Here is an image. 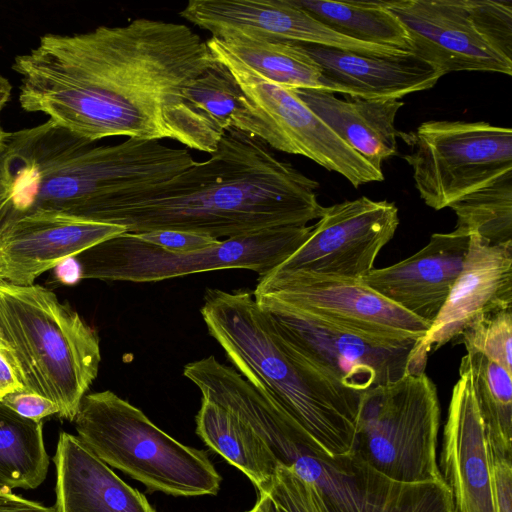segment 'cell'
Returning a JSON list of instances; mask_svg holds the SVG:
<instances>
[{
  "label": "cell",
  "instance_id": "6da1fadb",
  "mask_svg": "<svg viewBox=\"0 0 512 512\" xmlns=\"http://www.w3.org/2000/svg\"><path fill=\"white\" fill-rule=\"evenodd\" d=\"M216 64L185 24L137 18L122 26L47 33L15 56L19 103L90 142L170 139L214 152L225 133L187 97Z\"/></svg>",
  "mask_w": 512,
  "mask_h": 512
},
{
  "label": "cell",
  "instance_id": "7a4b0ae2",
  "mask_svg": "<svg viewBox=\"0 0 512 512\" xmlns=\"http://www.w3.org/2000/svg\"><path fill=\"white\" fill-rule=\"evenodd\" d=\"M318 188L261 139L229 129L207 160L110 197L94 221L135 234L179 230L228 239L318 220L324 210Z\"/></svg>",
  "mask_w": 512,
  "mask_h": 512
},
{
  "label": "cell",
  "instance_id": "3957f363",
  "mask_svg": "<svg viewBox=\"0 0 512 512\" xmlns=\"http://www.w3.org/2000/svg\"><path fill=\"white\" fill-rule=\"evenodd\" d=\"M94 143L49 119L8 132L0 152V229L40 211L93 221L110 197L167 180L195 162L187 149L158 140Z\"/></svg>",
  "mask_w": 512,
  "mask_h": 512
},
{
  "label": "cell",
  "instance_id": "277c9868",
  "mask_svg": "<svg viewBox=\"0 0 512 512\" xmlns=\"http://www.w3.org/2000/svg\"><path fill=\"white\" fill-rule=\"evenodd\" d=\"M209 334L238 372L279 405L329 457L352 450L362 392L299 356L247 291L208 289L200 309Z\"/></svg>",
  "mask_w": 512,
  "mask_h": 512
},
{
  "label": "cell",
  "instance_id": "5b68a950",
  "mask_svg": "<svg viewBox=\"0 0 512 512\" xmlns=\"http://www.w3.org/2000/svg\"><path fill=\"white\" fill-rule=\"evenodd\" d=\"M0 338L24 389L74 421L101 362L97 332L48 288L0 281Z\"/></svg>",
  "mask_w": 512,
  "mask_h": 512
},
{
  "label": "cell",
  "instance_id": "8992f818",
  "mask_svg": "<svg viewBox=\"0 0 512 512\" xmlns=\"http://www.w3.org/2000/svg\"><path fill=\"white\" fill-rule=\"evenodd\" d=\"M78 438L108 466L172 496L216 495L221 476L206 452L186 446L110 390L86 394L75 417Z\"/></svg>",
  "mask_w": 512,
  "mask_h": 512
},
{
  "label": "cell",
  "instance_id": "52a82bcc",
  "mask_svg": "<svg viewBox=\"0 0 512 512\" xmlns=\"http://www.w3.org/2000/svg\"><path fill=\"white\" fill-rule=\"evenodd\" d=\"M440 416L436 386L425 372L366 390L351 453L397 482H444L437 462Z\"/></svg>",
  "mask_w": 512,
  "mask_h": 512
},
{
  "label": "cell",
  "instance_id": "ba28073f",
  "mask_svg": "<svg viewBox=\"0 0 512 512\" xmlns=\"http://www.w3.org/2000/svg\"><path fill=\"white\" fill-rule=\"evenodd\" d=\"M311 229L312 225L264 229L185 253L163 250L125 232L76 258L82 279L146 283L223 269H247L263 276L293 254Z\"/></svg>",
  "mask_w": 512,
  "mask_h": 512
},
{
  "label": "cell",
  "instance_id": "9c48e42d",
  "mask_svg": "<svg viewBox=\"0 0 512 512\" xmlns=\"http://www.w3.org/2000/svg\"><path fill=\"white\" fill-rule=\"evenodd\" d=\"M253 297L299 356L348 389L364 392L425 372L415 355L420 339L371 335L276 298Z\"/></svg>",
  "mask_w": 512,
  "mask_h": 512
},
{
  "label": "cell",
  "instance_id": "30bf717a",
  "mask_svg": "<svg viewBox=\"0 0 512 512\" xmlns=\"http://www.w3.org/2000/svg\"><path fill=\"white\" fill-rule=\"evenodd\" d=\"M412 53L442 75L481 71L512 74V2L506 0H392Z\"/></svg>",
  "mask_w": 512,
  "mask_h": 512
},
{
  "label": "cell",
  "instance_id": "8fae6325",
  "mask_svg": "<svg viewBox=\"0 0 512 512\" xmlns=\"http://www.w3.org/2000/svg\"><path fill=\"white\" fill-rule=\"evenodd\" d=\"M399 137L415 187L434 210L512 172V130L488 122L430 120Z\"/></svg>",
  "mask_w": 512,
  "mask_h": 512
},
{
  "label": "cell",
  "instance_id": "7c38bea8",
  "mask_svg": "<svg viewBox=\"0 0 512 512\" xmlns=\"http://www.w3.org/2000/svg\"><path fill=\"white\" fill-rule=\"evenodd\" d=\"M206 44L213 58L233 76L268 125L270 147L301 155L345 177L355 188L384 180L377 169L338 137L290 88L256 73L227 53L214 37Z\"/></svg>",
  "mask_w": 512,
  "mask_h": 512
},
{
  "label": "cell",
  "instance_id": "4fadbf2b",
  "mask_svg": "<svg viewBox=\"0 0 512 512\" xmlns=\"http://www.w3.org/2000/svg\"><path fill=\"white\" fill-rule=\"evenodd\" d=\"M284 466L313 485L327 512H453L444 482H397L351 452L329 457L301 443Z\"/></svg>",
  "mask_w": 512,
  "mask_h": 512
},
{
  "label": "cell",
  "instance_id": "5bb4252c",
  "mask_svg": "<svg viewBox=\"0 0 512 512\" xmlns=\"http://www.w3.org/2000/svg\"><path fill=\"white\" fill-rule=\"evenodd\" d=\"M399 225L393 202L362 196L324 207L306 241L275 271L361 279Z\"/></svg>",
  "mask_w": 512,
  "mask_h": 512
},
{
  "label": "cell",
  "instance_id": "9a60e30c",
  "mask_svg": "<svg viewBox=\"0 0 512 512\" xmlns=\"http://www.w3.org/2000/svg\"><path fill=\"white\" fill-rule=\"evenodd\" d=\"M257 295L282 300L380 337L421 339L431 326L360 279L272 270L259 277L253 292Z\"/></svg>",
  "mask_w": 512,
  "mask_h": 512
},
{
  "label": "cell",
  "instance_id": "2e32d148",
  "mask_svg": "<svg viewBox=\"0 0 512 512\" xmlns=\"http://www.w3.org/2000/svg\"><path fill=\"white\" fill-rule=\"evenodd\" d=\"M179 15L218 39L244 36L313 44L363 55L388 54L384 46L338 34L292 0H190Z\"/></svg>",
  "mask_w": 512,
  "mask_h": 512
},
{
  "label": "cell",
  "instance_id": "e0dca14e",
  "mask_svg": "<svg viewBox=\"0 0 512 512\" xmlns=\"http://www.w3.org/2000/svg\"><path fill=\"white\" fill-rule=\"evenodd\" d=\"M127 232L120 225L34 212L0 229V281L28 286L60 262Z\"/></svg>",
  "mask_w": 512,
  "mask_h": 512
},
{
  "label": "cell",
  "instance_id": "ac0fdd59",
  "mask_svg": "<svg viewBox=\"0 0 512 512\" xmlns=\"http://www.w3.org/2000/svg\"><path fill=\"white\" fill-rule=\"evenodd\" d=\"M512 308V242L491 245L470 234L468 251L443 307L419 340L415 355L426 367L428 354L453 342L481 315Z\"/></svg>",
  "mask_w": 512,
  "mask_h": 512
},
{
  "label": "cell",
  "instance_id": "d6986e66",
  "mask_svg": "<svg viewBox=\"0 0 512 512\" xmlns=\"http://www.w3.org/2000/svg\"><path fill=\"white\" fill-rule=\"evenodd\" d=\"M439 469L453 512H496L488 441L468 369L452 389Z\"/></svg>",
  "mask_w": 512,
  "mask_h": 512
},
{
  "label": "cell",
  "instance_id": "ffe728a7",
  "mask_svg": "<svg viewBox=\"0 0 512 512\" xmlns=\"http://www.w3.org/2000/svg\"><path fill=\"white\" fill-rule=\"evenodd\" d=\"M470 233L455 228L434 233L412 256L374 268L360 280L417 318L432 324L458 278L469 247Z\"/></svg>",
  "mask_w": 512,
  "mask_h": 512
},
{
  "label": "cell",
  "instance_id": "44dd1931",
  "mask_svg": "<svg viewBox=\"0 0 512 512\" xmlns=\"http://www.w3.org/2000/svg\"><path fill=\"white\" fill-rule=\"evenodd\" d=\"M321 70L324 91L363 99H398L432 88L443 76L415 53L363 55L299 43Z\"/></svg>",
  "mask_w": 512,
  "mask_h": 512
},
{
  "label": "cell",
  "instance_id": "7402d4cb",
  "mask_svg": "<svg viewBox=\"0 0 512 512\" xmlns=\"http://www.w3.org/2000/svg\"><path fill=\"white\" fill-rule=\"evenodd\" d=\"M53 462L56 512H157L143 493L117 476L78 436L59 434Z\"/></svg>",
  "mask_w": 512,
  "mask_h": 512
},
{
  "label": "cell",
  "instance_id": "603a6c76",
  "mask_svg": "<svg viewBox=\"0 0 512 512\" xmlns=\"http://www.w3.org/2000/svg\"><path fill=\"white\" fill-rule=\"evenodd\" d=\"M297 96L354 151L377 169L397 152L395 118L398 99H363L320 89H292Z\"/></svg>",
  "mask_w": 512,
  "mask_h": 512
},
{
  "label": "cell",
  "instance_id": "cb8c5ba5",
  "mask_svg": "<svg viewBox=\"0 0 512 512\" xmlns=\"http://www.w3.org/2000/svg\"><path fill=\"white\" fill-rule=\"evenodd\" d=\"M196 433L208 447L244 473L258 493L267 491L279 464L264 441L239 417L201 398Z\"/></svg>",
  "mask_w": 512,
  "mask_h": 512
},
{
  "label": "cell",
  "instance_id": "d4e9b609",
  "mask_svg": "<svg viewBox=\"0 0 512 512\" xmlns=\"http://www.w3.org/2000/svg\"><path fill=\"white\" fill-rule=\"evenodd\" d=\"M331 30L363 43L412 52L408 33L385 1L292 0Z\"/></svg>",
  "mask_w": 512,
  "mask_h": 512
},
{
  "label": "cell",
  "instance_id": "484cf974",
  "mask_svg": "<svg viewBox=\"0 0 512 512\" xmlns=\"http://www.w3.org/2000/svg\"><path fill=\"white\" fill-rule=\"evenodd\" d=\"M215 39L227 53L280 86L323 90L320 67L299 43L244 36Z\"/></svg>",
  "mask_w": 512,
  "mask_h": 512
},
{
  "label": "cell",
  "instance_id": "4316f807",
  "mask_svg": "<svg viewBox=\"0 0 512 512\" xmlns=\"http://www.w3.org/2000/svg\"><path fill=\"white\" fill-rule=\"evenodd\" d=\"M48 468L42 421L23 418L0 402V486L37 488Z\"/></svg>",
  "mask_w": 512,
  "mask_h": 512
},
{
  "label": "cell",
  "instance_id": "83f0119b",
  "mask_svg": "<svg viewBox=\"0 0 512 512\" xmlns=\"http://www.w3.org/2000/svg\"><path fill=\"white\" fill-rule=\"evenodd\" d=\"M187 97L223 131L239 130L270 147L272 135L268 125L223 64L216 61L214 67L196 79L188 87Z\"/></svg>",
  "mask_w": 512,
  "mask_h": 512
},
{
  "label": "cell",
  "instance_id": "f1b7e54d",
  "mask_svg": "<svg viewBox=\"0 0 512 512\" xmlns=\"http://www.w3.org/2000/svg\"><path fill=\"white\" fill-rule=\"evenodd\" d=\"M460 363L470 373L488 446L512 458V373L478 353H466Z\"/></svg>",
  "mask_w": 512,
  "mask_h": 512
},
{
  "label": "cell",
  "instance_id": "f546056e",
  "mask_svg": "<svg viewBox=\"0 0 512 512\" xmlns=\"http://www.w3.org/2000/svg\"><path fill=\"white\" fill-rule=\"evenodd\" d=\"M455 228L479 236L491 245L512 242V172L466 194L449 206Z\"/></svg>",
  "mask_w": 512,
  "mask_h": 512
},
{
  "label": "cell",
  "instance_id": "4dcf8cb0",
  "mask_svg": "<svg viewBox=\"0 0 512 512\" xmlns=\"http://www.w3.org/2000/svg\"><path fill=\"white\" fill-rule=\"evenodd\" d=\"M453 343L478 353L512 373V308L490 312L466 326Z\"/></svg>",
  "mask_w": 512,
  "mask_h": 512
},
{
  "label": "cell",
  "instance_id": "1f68e13d",
  "mask_svg": "<svg viewBox=\"0 0 512 512\" xmlns=\"http://www.w3.org/2000/svg\"><path fill=\"white\" fill-rule=\"evenodd\" d=\"M271 512H327L313 485L279 464L266 492Z\"/></svg>",
  "mask_w": 512,
  "mask_h": 512
},
{
  "label": "cell",
  "instance_id": "d6a6232c",
  "mask_svg": "<svg viewBox=\"0 0 512 512\" xmlns=\"http://www.w3.org/2000/svg\"><path fill=\"white\" fill-rule=\"evenodd\" d=\"M135 235L144 242L175 253L202 250L214 246L220 241L208 235L179 230H156Z\"/></svg>",
  "mask_w": 512,
  "mask_h": 512
},
{
  "label": "cell",
  "instance_id": "836d02e7",
  "mask_svg": "<svg viewBox=\"0 0 512 512\" xmlns=\"http://www.w3.org/2000/svg\"><path fill=\"white\" fill-rule=\"evenodd\" d=\"M0 402L21 417L36 422L59 414V408L53 401L27 390L9 393Z\"/></svg>",
  "mask_w": 512,
  "mask_h": 512
},
{
  "label": "cell",
  "instance_id": "e575fe53",
  "mask_svg": "<svg viewBox=\"0 0 512 512\" xmlns=\"http://www.w3.org/2000/svg\"><path fill=\"white\" fill-rule=\"evenodd\" d=\"M488 450L496 512H512V458Z\"/></svg>",
  "mask_w": 512,
  "mask_h": 512
},
{
  "label": "cell",
  "instance_id": "d590c367",
  "mask_svg": "<svg viewBox=\"0 0 512 512\" xmlns=\"http://www.w3.org/2000/svg\"><path fill=\"white\" fill-rule=\"evenodd\" d=\"M25 390L16 364L3 341H0V401L9 393Z\"/></svg>",
  "mask_w": 512,
  "mask_h": 512
},
{
  "label": "cell",
  "instance_id": "8d00e7d4",
  "mask_svg": "<svg viewBox=\"0 0 512 512\" xmlns=\"http://www.w3.org/2000/svg\"><path fill=\"white\" fill-rule=\"evenodd\" d=\"M0 512H56V510L54 507L44 506L11 491L0 494Z\"/></svg>",
  "mask_w": 512,
  "mask_h": 512
},
{
  "label": "cell",
  "instance_id": "74e56055",
  "mask_svg": "<svg viewBox=\"0 0 512 512\" xmlns=\"http://www.w3.org/2000/svg\"><path fill=\"white\" fill-rule=\"evenodd\" d=\"M54 269L56 280L63 285H74L82 279L81 267L76 257L60 262Z\"/></svg>",
  "mask_w": 512,
  "mask_h": 512
},
{
  "label": "cell",
  "instance_id": "f35d334b",
  "mask_svg": "<svg viewBox=\"0 0 512 512\" xmlns=\"http://www.w3.org/2000/svg\"><path fill=\"white\" fill-rule=\"evenodd\" d=\"M12 85L4 76L0 75V114L11 98Z\"/></svg>",
  "mask_w": 512,
  "mask_h": 512
},
{
  "label": "cell",
  "instance_id": "ab89813d",
  "mask_svg": "<svg viewBox=\"0 0 512 512\" xmlns=\"http://www.w3.org/2000/svg\"><path fill=\"white\" fill-rule=\"evenodd\" d=\"M245 512H271L267 497L265 494L258 493L255 505Z\"/></svg>",
  "mask_w": 512,
  "mask_h": 512
},
{
  "label": "cell",
  "instance_id": "60d3db41",
  "mask_svg": "<svg viewBox=\"0 0 512 512\" xmlns=\"http://www.w3.org/2000/svg\"><path fill=\"white\" fill-rule=\"evenodd\" d=\"M8 132H6L0 123V152L2 151Z\"/></svg>",
  "mask_w": 512,
  "mask_h": 512
},
{
  "label": "cell",
  "instance_id": "b9f144b4",
  "mask_svg": "<svg viewBox=\"0 0 512 512\" xmlns=\"http://www.w3.org/2000/svg\"><path fill=\"white\" fill-rule=\"evenodd\" d=\"M0 341H2L1 338H0Z\"/></svg>",
  "mask_w": 512,
  "mask_h": 512
}]
</instances>
